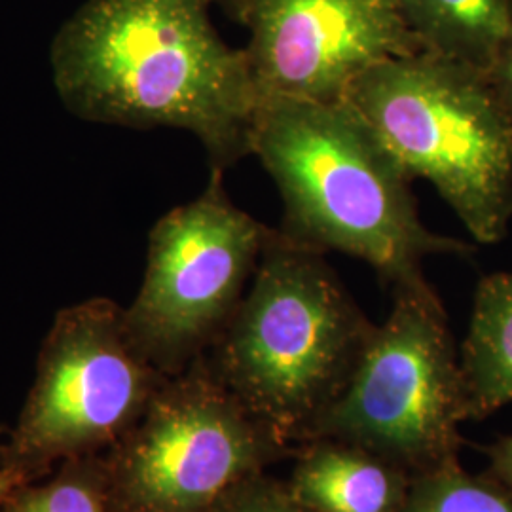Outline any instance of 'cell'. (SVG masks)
I'll return each mask as SVG.
<instances>
[{"label":"cell","instance_id":"9c48e42d","mask_svg":"<svg viewBox=\"0 0 512 512\" xmlns=\"http://www.w3.org/2000/svg\"><path fill=\"white\" fill-rule=\"evenodd\" d=\"M239 25L260 101L338 103L374 65L423 52L397 0H247Z\"/></svg>","mask_w":512,"mask_h":512},{"label":"cell","instance_id":"8fae6325","mask_svg":"<svg viewBox=\"0 0 512 512\" xmlns=\"http://www.w3.org/2000/svg\"><path fill=\"white\" fill-rule=\"evenodd\" d=\"M459 359L471 420H484L512 403V272L478 281Z\"/></svg>","mask_w":512,"mask_h":512},{"label":"cell","instance_id":"7c38bea8","mask_svg":"<svg viewBox=\"0 0 512 512\" xmlns=\"http://www.w3.org/2000/svg\"><path fill=\"white\" fill-rule=\"evenodd\" d=\"M421 50L492 73L512 35V0H397Z\"/></svg>","mask_w":512,"mask_h":512},{"label":"cell","instance_id":"4fadbf2b","mask_svg":"<svg viewBox=\"0 0 512 512\" xmlns=\"http://www.w3.org/2000/svg\"><path fill=\"white\" fill-rule=\"evenodd\" d=\"M19 486L0 512H116L110 497L105 459H71L42 484Z\"/></svg>","mask_w":512,"mask_h":512},{"label":"cell","instance_id":"6da1fadb","mask_svg":"<svg viewBox=\"0 0 512 512\" xmlns=\"http://www.w3.org/2000/svg\"><path fill=\"white\" fill-rule=\"evenodd\" d=\"M215 0H86L50 48L59 101L73 116L192 133L211 169L251 156L258 92L245 48L211 21Z\"/></svg>","mask_w":512,"mask_h":512},{"label":"cell","instance_id":"277c9868","mask_svg":"<svg viewBox=\"0 0 512 512\" xmlns=\"http://www.w3.org/2000/svg\"><path fill=\"white\" fill-rule=\"evenodd\" d=\"M344 103L410 181L431 183L476 243L507 238L512 118L490 73L418 52L368 69Z\"/></svg>","mask_w":512,"mask_h":512},{"label":"cell","instance_id":"7a4b0ae2","mask_svg":"<svg viewBox=\"0 0 512 512\" xmlns=\"http://www.w3.org/2000/svg\"><path fill=\"white\" fill-rule=\"evenodd\" d=\"M251 154L279 188L285 236L359 258L391 287L423 274L427 256L475 253L421 222L412 181L344 101L262 99Z\"/></svg>","mask_w":512,"mask_h":512},{"label":"cell","instance_id":"5bb4252c","mask_svg":"<svg viewBox=\"0 0 512 512\" xmlns=\"http://www.w3.org/2000/svg\"><path fill=\"white\" fill-rule=\"evenodd\" d=\"M401 512H512V495L490 475H469L459 459L412 476Z\"/></svg>","mask_w":512,"mask_h":512},{"label":"cell","instance_id":"8992f818","mask_svg":"<svg viewBox=\"0 0 512 512\" xmlns=\"http://www.w3.org/2000/svg\"><path fill=\"white\" fill-rule=\"evenodd\" d=\"M109 450L116 512H213L239 484L294 452L241 406L205 355L167 376Z\"/></svg>","mask_w":512,"mask_h":512},{"label":"cell","instance_id":"ba28073f","mask_svg":"<svg viewBox=\"0 0 512 512\" xmlns=\"http://www.w3.org/2000/svg\"><path fill=\"white\" fill-rule=\"evenodd\" d=\"M222 175L211 169L196 200L152 226L141 289L124 308L135 346L165 376L183 372L215 344L270 236L268 226L232 202Z\"/></svg>","mask_w":512,"mask_h":512},{"label":"cell","instance_id":"52a82bcc","mask_svg":"<svg viewBox=\"0 0 512 512\" xmlns=\"http://www.w3.org/2000/svg\"><path fill=\"white\" fill-rule=\"evenodd\" d=\"M165 378L135 346L124 308L110 298L57 311L4 463L37 478L54 465L97 456L143 416Z\"/></svg>","mask_w":512,"mask_h":512},{"label":"cell","instance_id":"30bf717a","mask_svg":"<svg viewBox=\"0 0 512 512\" xmlns=\"http://www.w3.org/2000/svg\"><path fill=\"white\" fill-rule=\"evenodd\" d=\"M287 484L311 512H401L412 475L344 440L300 444Z\"/></svg>","mask_w":512,"mask_h":512},{"label":"cell","instance_id":"5b68a950","mask_svg":"<svg viewBox=\"0 0 512 512\" xmlns=\"http://www.w3.org/2000/svg\"><path fill=\"white\" fill-rule=\"evenodd\" d=\"M391 289L387 319L308 440H344L423 475L459 459V425L471 420L467 385L448 315L425 275Z\"/></svg>","mask_w":512,"mask_h":512},{"label":"cell","instance_id":"9a60e30c","mask_svg":"<svg viewBox=\"0 0 512 512\" xmlns=\"http://www.w3.org/2000/svg\"><path fill=\"white\" fill-rule=\"evenodd\" d=\"M213 512H311L306 509L293 492L287 480L274 476H253L239 484L219 503Z\"/></svg>","mask_w":512,"mask_h":512},{"label":"cell","instance_id":"ac0fdd59","mask_svg":"<svg viewBox=\"0 0 512 512\" xmlns=\"http://www.w3.org/2000/svg\"><path fill=\"white\" fill-rule=\"evenodd\" d=\"M31 480H35V478L29 473H25L23 469L2 461V465H0V509L6 503V499L18 490L19 486H23Z\"/></svg>","mask_w":512,"mask_h":512},{"label":"cell","instance_id":"d6986e66","mask_svg":"<svg viewBox=\"0 0 512 512\" xmlns=\"http://www.w3.org/2000/svg\"><path fill=\"white\" fill-rule=\"evenodd\" d=\"M215 2L224 10V14H226L228 18L234 19L236 23H239L241 14H243V8H245V4H247V0H215Z\"/></svg>","mask_w":512,"mask_h":512},{"label":"cell","instance_id":"e0dca14e","mask_svg":"<svg viewBox=\"0 0 512 512\" xmlns=\"http://www.w3.org/2000/svg\"><path fill=\"white\" fill-rule=\"evenodd\" d=\"M490 76H492L495 90L499 93L505 109L509 110L512 118V35L505 42Z\"/></svg>","mask_w":512,"mask_h":512},{"label":"cell","instance_id":"3957f363","mask_svg":"<svg viewBox=\"0 0 512 512\" xmlns=\"http://www.w3.org/2000/svg\"><path fill=\"white\" fill-rule=\"evenodd\" d=\"M374 329L325 253L270 230L247 293L205 359L241 406L296 450L346 389Z\"/></svg>","mask_w":512,"mask_h":512},{"label":"cell","instance_id":"2e32d148","mask_svg":"<svg viewBox=\"0 0 512 512\" xmlns=\"http://www.w3.org/2000/svg\"><path fill=\"white\" fill-rule=\"evenodd\" d=\"M488 456V471L486 475L492 476L509 494L512 495V435L494 442L486 448Z\"/></svg>","mask_w":512,"mask_h":512}]
</instances>
